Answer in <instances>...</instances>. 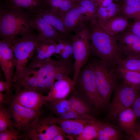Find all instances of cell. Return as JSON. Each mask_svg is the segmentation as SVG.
<instances>
[{
  "mask_svg": "<svg viewBox=\"0 0 140 140\" xmlns=\"http://www.w3.org/2000/svg\"><path fill=\"white\" fill-rule=\"evenodd\" d=\"M34 30L30 22L29 12L15 7L0 5L1 39L20 36L27 37L33 34Z\"/></svg>",
  "mask_w": 140,
  "mask_h": 140,
  "instance_id": "6da1fadb",
  "label": "cell"
},
{
  "mask_svg": "<svg viewBox=\"0 0 140 140\" xmlns=\"http://www.w3.org/2000/svg\"><path fill=\"white\" fill-rule=\"evenodd\" d=\"M88 30L91 51L107 64H117L121 59L117 36H112L99 25L98 22L88 23Z\"/></svg>",
  "mask_w": 140,
  "mask_h": 140,
  "instance_id": "7a4b0ae2",
  "label": "cell"
},
{
  "mask_svg": "<svg viewBox=\"0 0 140 140\" xmlns=\"http://www.w3.org/2000/svg\"><path fill=\"white\" fill-rule=\"evenodd\" d=\"M45 60H31L20 75L13 81L15 89L33 90L43 94L46 93Z\"/></svg>",
  "mask_w": 140,
  "mask_h": 140,
  "instance_id": "3957f363",
  "label": "cell"
},
{
  "mask_svg": "<svg viewBox=\"0 0 140 140\" xmlns=\"http://www.w3.org/2000/svg\"><path fill=\"white\" fill-rule=\"evenodd\" d=\"M74 90L81 98L85 97L96 109H101L105 106L98 92L93 70L90 63H87L81 69Z\"/></svg>",
  "mask_w": 140,
  "mask_h": 140,
  "instance_id": "277c9868",
  "label": "cell"
},
{
  "mask_svg": "<svg viewBox=\"0 0 140 140\" xmlns=\"http://www.w3.org/2000/svg\"><path fill=\"white\" fill-rule=\"evenodd\" d=\"M34 34L25 37H16L12 46L15 67L12 81L16 79L31 60L35 51L40 42Z\"/></svg>",
  "mask_w": 140,
  "mask_h": 140,
  "instance_id": "5b68a950",
  "label": "cell"
},
{
  "mask_svg": "<svg viewBox=\"0 0 140 140\" xmlns=\"http://www.w3.org/2000/svg\"><path fill=\"white\" fill-rule=\"evenodd\" d=\"M90 63L93 70L98 92L106 104L109 102L115 86L114 74L108 64L100 59H94Z\"/></svg>",
  "mask_w": 140,
  "mask_h": 140,
  "instance_id": "8992f818",
  "label": "cell"
},
{
  "mask_svg": "<svg viewBox=\"0 0 140 140\" xmlns=\"http://www.w3.org/2000/svg\"><path fill=\"white\" fill-rule=\"evenodd\" d=\"M71 39L74 60L73 80L75 83L81 69L88 61L91 51L86 26L72 36Z\"/></svg>",
  "mask_w": 140,
  "mask_h": 140,
  "instance_id": "52a82bcc",
  "label": "cell"
},
{
  "mask_svg": "<svg viewBox=\"0 0 140 140\" xmlns=\"http://www.w3.org/2000/svg\"><path fill=\"white\" fill-rule=\"evenodd\" d=\"M53 115H43L31 126L23 132V139L31 140H52L59 134H66L54 123Z\"/></svg>",
  "mask_w": 140,
  "mask_h": 140,
  "instance_id": "ba28073f",
  "label": "cell"
},
{
  "mask_svg": "<svg viewBox=\"0 0 140 140\" xmlns=\"http://www.w3.org/2000/svg\"><path fill=\"white\" fill-rule=\"evenodd\" d=\"M8 110L15 128L22 133L43 115L41 110L28 108L15 103H10Z\"/></svg>",
  "mask_w": 140,
  "mask_h": 140,
  "instance_id": "9c48e42d",
  "label": "cell"
},
{
  "mask_svg": "<svg viewBox=\"0 0 140 140\" xmlns=\"http://www.w3.org/2000/svg\"><path fill=\"white\" fill-rule=\"evenodd\" d=\"M137 91L125 83L118 88L109 106L110 116L117 117L121 112L132 106L138 96Z\"/></svg>",
  "mask_w": 140,
  "mask_h": 140,
  "instance_id": "30bf717a",
  "label": "cell"
},
{
  "mask_svg": "<svg viewBox=\"0 0 140 140\" xmlns=\"http://www.w3.org/2000/svg\"><path fill=\"white\" fill-rule=\"evenodd\" d=\"M15 38L1 39L0 41V65L5 81L11 89L15 67L12 46Z\"/></svg>",
  "mask_w": 140,
  "mask_h": 140,
  "instance_id": "8fae6325",
  "label": "cell"
},
{
  "mask_svg": "<svg viewBox=\"0 0 140 140\" xmlns=\"http://www.w3.org/2000/svg\"><path fill=\"white\" fill-rule=\"evenodd\" d=\"M29 13L31 26L37 32V37L40 41L52 40L58 43L64 39L53 27L44 19L38 11Z\"/></svg>",
  "mask_w": 140,
  "mask_h": 140,
  "instance_id": "7c38bea8",
  "label": "cell"
},
{
  "mask_svg": "<svg viewBox=\"0 0 140 140\" xmlns=\"http://www.w3.org/2000/svg\"><path fill=\"white\" fill-rule=\"evenodd\" d=\"M15 92L10 104L16 103L28 108L40 110L47 102L46 96L35 91L22 89Z\"/></svg>",
  "mask_w": 140,
  "mask_h": 140,
  "instance_id": "4fadbf2b",
  "label": "cell"
},
{
  "mask_svg": "<svg viewBox=\"0 0 140 140\" xmlns=\"http://www.w3.org/2000/svg\"><path fill=\"white\" fill-rule=\"evenodd\" d=\"M121 53L127 56L140 55V38L129 30L124 31L117 36Z\"/></svg>",
  "mask_w": 140,
  "mask_h": 140,
  "instance_id": "5bb4252c",
  "label": "cell"
},
{
  "mask_svg": "<svg viewBox=\"0 0 140 140\" xmlns=\"http://www.w3.org/2000/svg\"><path fill=\"white\" fill-rule=\"evenodd\" d=\"M75 84L73 79L69 77L57 80L46 96L47 102L66 99L73 91Z\"/></svg>",
  "mask_w": 140,
  "mask_h": 140,
  "instance_id": "9a60e30c",
  "label": "cell"
},
{
  "mask_svg": "<svg viewBox=\"0 0 140 140\" xmlns=\"http://www.w3.org/2000/svg\"><path fill=\"white\" fill-rule=\"evenodd\" d=\"M38 11L44 19L53 27L64 39L71 38L72 36L66 29L63 16L47 6Z\"/></svg>",
  "mask_w": 140,
  "mask_h": 140,
  "instance_id": "2e32d148",
  "label": "cell"
},
{
  "mask_svg": "<svg viewBox=\"0 0 140 140\" xmlns=\"http://www.w3.org/2000/svg\"><path fill=\"white\" fill-rule=\"evenodd\" d=\"M54 123L59 126L69 137L78 136L91 120L65 119L53 116Z\"/></svg>",
  "mask_w": 140,
  "mask_h": 140,
  "instance_id": "e0dca14e",
  "label": "cell"
},
{
  "mask_svg": "<svg viewBox=\"0 0 140 140\" xmlns=\"http://www.w3.org/2000/svg\"><path fill=\"white\" fill-rule=\"evenodd\" d=\"M63 20L66 29L70 33L73 31L77 33L88 23L85 17L80 13L75 6L65 14Z\"/></svg>",
  "mask_w": 140,
  "mask_h": 140,
  "instance_id": "ac0fdd59",
  "label": "cell"
},
{
  "mask_svg": "<svg viewBox=\"0 0 140 140\" xmlns=\"http://www.w3.org/2000/svg\"><path fill=\"white\" fill-rule=\"evenodd\" d=\"M128 19L120 14L104 23H98L107 33L112 36H115L124 31L128 25Z\"/></svg>",
  "mask_w": 140,
  "mask_h": 140,
  "instance_id": "d6986e66",
  "label": "cell"
},
{
  "mask_svg": "<svg viewBox=\"0 0 140 140\" xmlns=\"http://www.w3.org/2000/svg\"><path fill=\"white\" fill-rule=\"evenodd\" d=\"M117 118L119 126L131 136L134 131L137 118L132 108L130 107L123 110Z\"/></svg>",
  "mask_w": 140,
  "mask_h": 140,
  "instance_id": "ffe728a7",
  "label": "cell"
},
{
  "mask_svg": "<svg viewBox=\"0 0 140 140\" xmlns=\"http://www.w3.org/2000/svg\"><path fill=\"white\" fill-rule=\"evenodd\" d=\"M98 6V2L89 0H78L75 6L85 17L88 23L93 24L97 22V13Z\"/></svg>",
  "mask_w": 140,
  "mask_h": 140,
  "instance_id": "44dd1931",
  "label": "cell"
},
{
  "mask_svg": "<svg viewBox=\"0 0 140 140\" xmlns=\"http://www.w3.org/2000/svg\"><path fill=\"white\" fill-rule=\"evenodd\" d=\"M57 44V42L52 40L40 42L36 48L31 60L40 61L50 58L55 53Z\"/></svg>",
  "mask_w": 140,
  "mask_h": 140,
  "instance_id": "7402d4cb",
  "label": "cell"
},
{
  "mask_svg": "<svg viewBox=\"0 0 140 140\" xmlns=\"http://www.w3.org/2000/svg\"><path fill=\"white\" fill-rule=\"evenodd\" d=\"M5 4L28 12L38 11L46 6L45 0H5Z\"/></svg>",
  "mask_w": 140,
  "mask_h": 140,
  "instance_id": "603a6c76",
  "label": "cell"
},
{
  "mask_svg": "<svg viewBox=\"0 0 140 140\" xmlns=\"http://www.w3.org/2000/svg\"><path fill=\"white\" fill-rule=\"evenodd\" d=\"M98 134L96 140H118L122 137L118 128L110 124L98 121Z\"/></svg>",
  "mask_w": 140,
  "mask_h": 140,
  "instance_id": "cb8c5ba5",
  "label": "cell"
},
{
  "mask_svg": "<svg viewBox=\"0 0 140 140\" xmlns=\"http://www.w3.org/2000/svg\"><path fill=\"white\" fill-rule=\"evenodd\" d=\"M121 5L112 3L107 7L99 5L97 8V19L98 22L103 23L109 19L120 14Z\"/></svg>",
  "mask_w": 140,
  "mask_h": 140,
  "instance_id": "d4e9b609",
  "label": "cell"
},
{
  "mask_svg": "<svg viewBox=\"0 0 140 140\" xmlns=\"http://www.w3.org/2000/svg\"><path fill=\"white\" fill-rule=\"evenodd\" d=\"M74 64L72 60H56L55 65V80H59L69 77L72 73H74Z\"/></svg>",
  "mask_w": 140,
  "mask_h": 140,
  "instance_id": "484cf974",
  "label": "cell"
},
{
  "mask_svg": "<svg viewBox=\"0 0 140 140\" xmlns=\"http://www.w3.org/2000/svg\"><path fill=\"white\" fill-rule=\"evenodd\" d=\"M78 0H45V4L55 11L64 16L75 6Z\"/></svg>",
  "mask_w": 140,
  "mask_h": 140,
  "instance_id": "4316f807",
  "label": "cell"
},
{
  "mask_svg": "<svg viewBox=\"0 0 140 140\" xmlns=\"http://www.w3.org/2000/svg\"><path fill=\"white\" fill-rule=\"evenodd\" d=\"M117 72L125 83L138 90L140 88V73L117 68Z\"/></svg>",
  "mask_w": 140,
  "mask_h": 140,
  "instance_id": "83f0119b",
  "label": "cell"
},
{
  "mask_svg": "<svg viewBox=\"0 0 140 140\" xmlns=\"http://www.w3.org/2000/svg\"><path fill=\"white\" fill-rule=\"evenodd\" d=\"M98 121L95 119L88 122L81 133L75 137L78 140L96 139L98 134Z\"/></svg>",
  "mask_w": 140,
  "mask_h": 140,
  "instance_id": "f1b7e54d",
  "label": "cell"
},
{
  "mask_svg": "<svg viewBox=\"0 0 140 140\" xmlns=\"http://www.w3.org/2000/svg\"><path fill=\"white\" fill-rule=\"evenodd\" d=\"M44 106L56 116L71 111L69 100L66 99L47 101Z\"/></svg>",
  "mask_w": 140,
  "mask_h": 140,
  "instance_id": "f546056e",
  "label": "cell"
},
{
  "mask_svg": "<svg viewBox=\"0 0 140 140\" xmlns=\"http://www.w3.org/2000/svg\"><path fill=\"white\" fill-rule=\"evenodd\" d=\"M117 65V68L140 73V55L127 56L125 58L120 60Z\"/></svg>",
  "mask_w": 140,
  "mask_h": 140,
  "instance_id": "4dcf8cb0",
  "label": "cell"
},
{
  "mask_svg": "<svg viewBox=\"0 0 140 140\" xmlns=\"http://www.w3.org/2000/svg\"><path fill=\"white\" fill-rule=\"evenodd\" d=\"M74 95L69 100L71 111L81 114L90 115L91 108L82 99L74 92Z\"/></svg>",
  "mask_w": 140,
  "mask_h": 140,
  "instance_id": "1f68e13d",
  "label": "cell"
},
{
  "mask_svg": "<svg viewBox=\"0 0 140 140\" xmlns=\"http://www.w3.org/2000/svg\"><path fill=\"white\" fill-rule=\"evenodd\" d=\"M120 14L128 19L140 17V2L121 5Z\"/></svg>",
  "mask_w": 140,
  "mask_h": 140,
  "instance_id": "d6a6232c",
  "label": "cell"
},
{
  "mask_svg": "<svg viewBox=\"0 0 140 140\" xmlns=\"http://www.w3.org/2000/svg\"><path fill=\"white\" fill-rule=\"evenodd\" d=\"M15 128L8 110L3 105L0 106V132Z\"/></svg>",
  "mask_w": 140,
  "mask_h": 140,
  "instance_id": "836d02e7",
  "label": "cell"
},
{
  "mask_svg": "<svg viewBox=\"0 0 140 140\" xmlns=\"http://www.w3.org/2000/svg\"><path fill=\"white\" fill-rule=\"evenodd\" d=\"M23 139L22 133L16 128H14L0 132V140H17Z\"/></svg>",
  "mask_w": 140,
  "mask_h": 140,
  "instance_id": "e575fe53",
  "label": "cell"
},
{
  "mask_svg": "<svg viewBox=\"0 0 140 140\" xmlns=\"http://www.w3.org/2000/svg\"><path fill=\"white\" fill-rule=\"evenodd\" d=\"M65 119L90 120L94 119L90 115L81 114L73 111H67L56 116Z\"/></svg>",
  "mask_w": 140,
  "mask_h": 140,
  "instance_id": "d590c367",
  "label": "cell"
},
{
  "mask_svg": "<svg viewBox=\"0 0 140 140\" xmlns=\"http://www.w3.org/2000/svg\"><path fill=\"white\" fill-rule=\"evenodd\" d=\"M134 19L130 30L133 33L140 38V17Z\"/></svg>",
  "mask_w": 140,
  "mask_h": 140,
  "instance_id": "8d00e7d4",
  "label": "cell"
},
{
  "mask_svg": "<svg viewBox=\"0 0 140 140\" xmlns=\"http://www.w3.org/2000/svg\"><path fill=\"white\" fill-rule=\"evenodd\" d=\"M132 106L137 117H140V96H138L136 99Z\"/></svg>",
  "mask_w": 140,
  "mask_h": 140,
  "instance_id": "74e56055",
  "label": "cell"
},
{
  "mask_svg": "<svg viewBox=\"0 0 140 140\" xmlns=\"http://www.w3.org/2000/svg\"><path fill=\"white\" fill-rule=\"evenodd\" d=\"M131 136L132 139L140 140V122H136L134 132Z\"/></svg>",
  "mask_w": 140,
  "mask_h": 140,
  "instance_id": "f35d334b",
  "label": "cell"
},
{
  "mask_svg": "<svg viewBox=\"0 0 140 140\" xmlns=\"http://www.w3.org/2000/svg\"><path fill=\"white\" fill-rule=\"evenodd\" d=\"M10 98L6 94L0 92V106L4 104L10 103Z\"/></svg>",
  "mask_w": 140,
  "mask_h": 140,
  "instance_id": "ab89813d",
  "label": "cell"
},
{
  "mask_svg": "<svg viewBox=\"0 0 140 140\" xmlns=\"http://www.w3.org/2000/svg\"><path fill=\"white\" fill-rule=\"evenodd\" d=\"M99 5L103 7H107L110 5L112 3V0H102L98 2Z\"/></svg>",
  "mask_w": 140,
  "mask_h": 140,
  "instance_id": "60d3db41",
  "label": "cell"
},
{
  "mask_svg": "<svg viewBox=\"0 0 140 140\" xmlns=\"http://www.w3.org/2000/svg\"><path fill=\"white\" fill-rule=\"evenodd\" d=\"M65 134H59L55 136L52 140H64L66 139Z\"/></svg>",
  "mask_w": 140,
  "mask_h": 140,
  "instance_id": "b9f144b4",
  "label": "cell"
},
{
  "mask_svg": "<svg viewBox=\"0 0 140 140\" xmlns=\"http://www.w3.org/2000/svg\"><path fill=\"white\" fill-rule=\"evenodd\" d=\"M123 4L129 5L140 2V0H123Z\"/></svg>",
  "mask_w": 140,
  "mask_h": 140,
  "instance_id": "7bdbcfd3",
  "label": "cell"
},
{
  "mask_svg": "<svg viewBox=\"0 0 140 140\" xmlns=\"http://www.w3.org/2000/svg\"><path fill=\"white\" fill-rule=\"evenodd\" d=\"M94 2H97V0H89Z\"/></svg>",
  "mask_w": 140,
  "mask_h": 140,
  "instance_id": "ee69618b",
  "label": "cell"
},
{
  "mask_svg": "<svg viewBox=\"0 0 140 140\" xmlns=\"http://www.w3.org/2000/svg\"><path fill=\"white\" fill-rule=\"evenodd\" d=\"M102 0H97V2H100Z\"/></svg>",
  "mask_w": 140,
  "mask_h": 140,
  "instance_id": "f6af8a7d",
  "label": "cell"
},
{
  "mask_svg": "<svg viewBox=\"0 0 140 140\" xmlns=\"http://www.w3.org/2000/svg\"></svg>",
  "mask_w": 140,
  "mask_h": 140,
  "instance_id": "bcb514c9",
  "label": "cell"
}]
</instances>
